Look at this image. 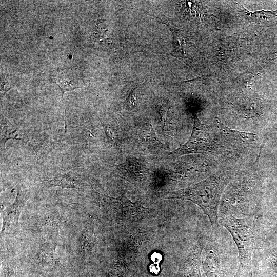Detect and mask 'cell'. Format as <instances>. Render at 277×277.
Here are the masks:
<instances>
[{"label":"cell","instance_id":"4","mask_svg":"<svg viewBox=\"0 0 277 277\" xmlns=\"http://www.w3.org/2000/svg\"><path fill=\"white\" fill-rule=\"evenodd\" d=\"M29 196L30 193L26 188L22 185L18 186L14 201L3 210L2 234L17 225L19 215Z\"/></svg>","mask_w":277,"mask_h":277},{"label":"cell","instance_id":"5","mask_svg":"<svg viewBox=\"0 0 277 277\" xmlns=\"http://www.w3.org/2000/svg\"><path fill=\"white\" fill-rule=\"evenodd\" d=\"M112 167L121 177L133 183L141 182L149 174V167L146 162L134 157H129L123 163Z\"/></svg>","mask_w":277,"mask_h":277},{"label":"cell","instance_id":"12","mask_svg":"<svg viewBox=\"0 0 277 277\" xmlns=\"http://www.w3.org/2000/svg\"><path fill=\"white\" fill-rule=\"evenodd\" d=\"M173 34V46L176 52L185 55V42L183 32L180 30H171Z\"/></svg>","mask_w":277,"mask_h":277},{"label":"cell","instance_id":"6","mask_svg":"<svg viewBox=\"0 0 277 277\" xmlns=\"http://www.w3.org/2000/svg\"><path fill=\"white\" fill-rule=\"evenodd\" d=\"M43 185L46 188L59 186L62 188H73L81 190L86 184L75 173L70 171L59 174L53 178L43 181Z\"/></svg>","mask_w":277,"mask_h":277},{"label":"cell","instance_id":"9","mask_svg":"<svg viewBox=\"0 0 277 277\" xmlns=\"http://www.w3.org/2000/svg\"><path fill=\"white\" fill-rule=\"evenodd\" d=\"M34 257L36 261L43 265H52L58 261L55 246L50 243H44L41 245Z\"/></svg>","mask_w":277,"mask_h":277},{"label":"cell","instance_id":"8","mask_svg":"<svg viewBox=\"0 0 277 277\" xmlns=\"http://www.w3.org/2000/svg\"><path fill=\"white\" fill-rule=\"evenodd\" d=\"M142 137V145L146 152L155 154L165 150L164 145L158 140L151 125L144 130Z\"/></svg>","mask_w":277,"mask_h":277},{"label":"cell","instance_id":"11","mask_svg":"<svg viewBox=\"0 0 277 277\" xmlns=\"http://www.w3.org/2000/svg\"><path fill=\"white\" fill-rule=\"evenodd\" d=\"M94 238L92 234L88 231L84 230L77 240L78 251L86 254L92 250Z\"/></svg>","mask_w":277,"mask_h":277},{"label":"cell","instance_id":"3","mask_svg":"<svg viewBox=\"0 0 277 277\" xmlns=\"http://www.w3.org/2000/svg\"><path fill=\"white\" fill-rule=\"evenodd\" d=\"M225 149L215 141L213 134L197 117H194V124L191 136L188 141L168 154L174 157L204 152L225 151Z\"/></svg>","mask_w":277,"mask_h":277},{"label":"cell","instance_id":"14","mask_svg":"<svg viewBox=\"0 0 277 277\" xmlns=\"http://www.w3.org/2000/svg\"><path fill=\"white\" fill-rule=\"evenodd\" d=\"M150 270L151 272L154 274H157L159 272V267L155 265H151L150 267Z\"/></svg>","mask_w":277,"mask_h":277},{"label":"cell","instance_id":"15","mask_svg":"<svg viewBox=\"0 0 277 277\" xmlns=\"http://www.w3.org/2000/svg\"><path fill=\"white\" fill-rule=\"evenodd\" d=\"M272 265L273 270L277 273V256L272 260Z\"/></svg>","mask_w":277,"mask_h":277},{"label":"cell","instance_id":"10","mask_svg":"<svg viewBox=\"0 0 277 277\" xmlns=\"http://www.w3.org/2000/svg\"><path fill=\"white\" fill-rule=\"evenodd\" d=\"M18 128L4 116L1 118V146L5 147L7 141L10 139L20 140L18 138Z\"/></svg>","mask_w":277,"mask_h":277},{"label":"cell","instance_id":"2","mask_svg":"<svg viewBox=\"0 0 277 277\" xmlns=\"http://www.w3.org/2000/svg\"><path fill=\"white\" fill-rule=\"evenodd\" d=\"M219 223L231 234L236 246L238 258L244 268L250 267L257 240L256 219L254 215L236 217L227 214Z\"/></svg>","mask_w":277,"mask_h":277},{"label":"cell","instance_id":"13","mask_svg":"<svg viewBox=\"0 0 277 277\" xmlns=\"http://www.w3.org/2000/svg\"><path fill=\"white\" fill-rule=\"evenodd\" d=\"M136 98L134 90L131 91L125 102V108L129 110L134 108L136 105Z\"/></svg>","mask_w":277,"mask_h":277},{"label":"cell","instance_id":"7","mask_svg":"<svg viewBox=\"0 0 277 277\" xmlns=\"http://www.w3.org/2000/svg\"><path fill=\"white\" fill-rule=\"evenodd\" d=\"M34 224L39 229L58 233L60 227L64 225V222L57 213L46 212L37 217Z\"/></svg>","mask_w":277,"mask_h":277},{"label":"cell","instance_id":"1","mask_svg":"<svg viewBox=\"0 0 277 277\" xmlns=\"http://www.w3.org/2000/svg\"><path fill=\"white\" fill-rule=\"evenodd\" d=\"M231 179L227 172L216 173L190 186L169 193L166 199L191 201L200 206L208 216L212 228L220 227L218 209L221 196Z\"/></svg>","mask_w":277,"mask_h":277}]
</instances>
